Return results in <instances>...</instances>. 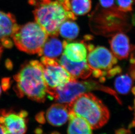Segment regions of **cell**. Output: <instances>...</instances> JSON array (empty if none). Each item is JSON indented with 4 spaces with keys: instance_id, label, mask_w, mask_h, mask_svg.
I'll return each mask as SVG.
<instances>
[{
    "instance_id": "cell-26",
    "label": "cell",
    "mask_w": 135,
    "mask_h": 134,
    "mask_svg": "<svg viewBox=\"0 0 135 134\" xmlns=\"http://www.w3.org/2000/svg\"><path fill=\"white\" fill-rule=\"evenodd\" d=\"M0 134H5L4 133V132H3V131L1 130V128H0Z\"/></svg>"
},
{
    "instance_id": "cell-19",
    "label": "cell",
    "mask_w": 135,
    "mask_h": 134,
    "mask_svg": "<svg viewBox=\"0 0 135 134\" xmlns=\"http://www.w3.org/2000/svg\"><path fill=\"white\" fill-rule=\"evenodd\" d=\"M116 2L119 11L126 12L132 10L133 0H116Z\"/></svg>"
},
{
    "instance_id": "cell-3",
    "label": "cell",
    "mask_w": 135,
    "mask_h": 134,
    "mask_svg": "<svg viewBox=\"0 0 135 134\" xmlns=\"http://www.w3.org/2000/svg\"><path fill=\"white\" fill-rule=\"evenodd\" d=\"M68 105L70 112L83 118L92 129L102 127L109 118V112L107 107L91 93H85L77 96Z\"/></svg>"
},
{
    "instance_id": "cell-16",
    "label": "cell",
    "mask_w": 135,
    "mask_h": 134,
    "mask_svg": "<svg viewBox=\"0 0 135 134\" xmlns=\"http://www.w3.org/2000/svg\"><path fill=\"white\" fill-rule=\"evenodd\" d=\"M62 3L65 8L75 15H84L91 8L90 0H65Z\"/></svg>"
},
{
    "instance_id": "cell-23",
    "label": "cell",
    "mask_w": 135,
    "mask_h": 134,
    "mask_svg": "<svg viewBox=\"0 0 135 134\" xmlns=\"http://www.w3.org/2000/svg\"><path fill=\"white\" fill-rule=\"evenodd\" d=\"M36 119L40 123H43L44 122V114L42 113H40V114H38L37 116Z\"/></svg>"
},
{
    "instance_id": "cell-20",
    "label": "cell",
    "mask_w": 135,
    "mask_h": 134,
    "mask_svg": "<svg viewBox=\"0 0 135 134\" xmlns=\"http://www.w3.org/2000/svg\"><path fill=\"white\" fill-rule=\"evenodd\" d=\"M115 0H99L100 4L103 8H113Z\"/></svg>"
},
{
    "instance_id": "cell-8",
    "label": "cell",
    "mask_w": 135,
    "mask_h": 134,
    "mask_svg": "<svg viewBox=\"0 0 135 134\" xmlns=\"http://www.w3.org/2000/svg\"><path fill=\"white\" fill-rule=\"evenodd\" d=\"M27 111L0 110V128L5 134H24L27 131Z\"/></svg>"
},
{
    "instance_id": "cell-4",
    "label": "cell",
    "mask_w": 135,
    "mask_h": 134,
    "mask_svg": "<svg viewBox=\"0 0 135 134\" xmlns=\"http://www.w3.org/2000/svg\"><path fill=\"white\" fill-rule=\"evenodd\" d=\"M94 90H100L112 95L118 102L122 104L121 100L114 90L93 80L80 81L73 79L54 89H47V94L50 98L54 99L59 103L68 104L77 96Z\"/></svg>"
},
{
    "instance_id": "cell-22",
    "label": "cell",
    "mask_w": 135,
    "mask_h": 134,
    "mask_svg": "<svg viewBox=\"0 0 135 134\" xmlns=\"http://www.w3.org/2000/svg\"><path fill=\"white\" fill-rule=\"evenodd\" d=\"M115 134H130L131 132L129 129L120 128L115 131Z\"/></svg>"
},
{
    "instance_id": "cell-27",
    "label": "cell",
    "mask_w": 135,
    "mask_h": 134,
    "mask_svg": "<svg viewBox=\"0 0 135 134\" xmlns=\"http://www.w3.org/2000/svg\"><path fill=\"white\" fill-rule=\"evenodd\" d=\"M132 63H134L135 64V59H134L132 60Z\"/></svg>"
},
{
    "instance_id": "cell-11",
    "label": "cell",
    "mask_w": 135,
    "mask_h": 134,
    "mask_svg": "<svg viewBox=\"0 0 135 134\" xmlns=\"http://www.w3.org/2000/svg\"><path fill=\"white\" fill-rule=\"evenodd\" d=\"M113 54L116 58L122 60L127 58L130 52V45L129 38L123 33L115 34L110 40Z\"/></svg>"
},
{
    "instance_id": "cell-24",
    "label": "cell",
    "mask_w": 135,
    "mask_h": 134,
    "mask_svg": "<svg viewBox=\"0 0 135 134\" xmlns=\"http://www.w3.org/2000/svg\"><path fill=\"white\" fill-rule=\"evenodd\" d=\"M3 50V46L1 44V43H0V57H1V54L2 53Z\"/></svg>"
},
{
    "instance_id": "cell-18",
    "label": "cell",
    "mask_w": 135,
    "mask_h": 134,
    "mask_svg": "<svg viewBox=\"0 0 135 134\" xmlns=\"http://www.w3.org/2000/svg\"><path fill=\"white\" fill-rule=\"evenodd\" d=\"M132 84L133 80L129 75H121L115 80V89L119 93L126 95L130 91Z\"/></svg>"
},
{
    "instance_id": "cell-1",
    "label": "cell",
    "mask_w": 135,
    "mask_h": 134,
    "mask_svg": "<svg viewBox=\"0 0 135 134\" xmlns=\"http://www.w3.org/2000/svg\"><path fill=\"white\" fill-rule=\"evenodd\" d=\"M14 78L16 82L15 91L19 97L26 96L38 102L45 101L47 87L40 62L32 60L25 63Z\"/></svg>"
},
{
    "instance_id": "cell-17",
    "label": "cell",
    "mask_w": 135,
    "mask_h": 134,
    "mask_svg": "<svg viewBox=\"0 0 135 134\" xmlns=\"http://www.w3.org/2000/svg\"><path fill=\"white\" fill-rule=\"evenodd\" d=\"M79 33L78 26L75 22L71 20H65L59 28V34L66 39H74L78 37Z\"/></svg>"
},
{
    "instance_id": "cell-5",
    "label": "cell",
    "mask_w": 135,
    "mask_h": 134,
    "mask_svg": "<svg viewBox=\"0 0 135 134\" xmlns=\"http://www.w3.org/2000/svg\"><path fill=\"white\" fill-rule=\"evenodd\" d=\"M49 35L36 22L19 26L12 38L17 48L30 54H39Z\"/></svg>"
},
{
    "instance_id": "cell-12",
    "label": "cell",
    "mask_w": 135,
    "mask_h": 134,
    "mask_svg": "<svg viewBox=\"0 0 135 134\" xmlns=\"http://www.w3.org/2000/svg\"><path fill=\"white\" fill-rule=\"evenodd\" d=\"M64 54L70 61L79 62L87 61V47L83 42L68 43L64 41Z\"/></svg>"
},
{
    "instance_id": "cell-21",
    "label": "cell",
    "mask_w": 135,
    "mask_h": 134,
    "mask_svg": "<svg viewBox=\"0 0 135 134\" xmlns=\"http://www.w3.org/2000/svg\"><path fill=\"white\" fill-rule=\"evenodd\" d=\"M2 86L4 91L7 90L10 87V80L9 79H4L2 81Z\"/></svg>"
},
{
    "instance_id": "cell-7",
    "label": "cell",
    "mask_w": 135,
    "mask_h": 134,
    "mask_svg": "<svg viewBox=\"0 0 135 134\" xmlns=\"http://www.w3.org/2000/svg\"><path fill=\"white\" fill-rule=\"evenodd\" d=\"M40 63L47 89H54L75 79L56 59L42 57Z\"/></svg>"
},
{
    "instance_id": "cell-25",
    "label": "cell",
    "mask_w": 135,
    "mask_h": 134,
    "mask_svg": "<svg viewBox=\"0 0 135 134\" xmlns=\"http://www.w3.org/2000/svg\"><path fill=\"white\" fill-rule=\"evenodd\" d=\"M132 92H133V94L135 95V87H133V89H132Z\"/></svg>"
},
{
    "instance_id": "cell-10",
    "label": "cell",
    "mask_w": 135,
    "mask_h": 134,
    "mask_svg": "<svg viewBox=\"0 0 135 134\" xmlns=\"http://www.w3.org/2000/svg\"><path fill=\"white\" fill-rule=\"evenodd\" d=\"M68 104L56 103L51 105L47 110L46 117L47 121L54 126L64 125L69 119Z\"/></svg>"
},
{
    "instance_id": "cell-14",
    "label": "cell",
    "mask_w": 135,
    "mask_h": 134,
    "mask_svg": "<svg viewBox=\"0 0 135 134\" xmlns=\"http://www.w3.org/2000/svg\"><path fill=\"white\" fill-rule=\"evenodd\" d=\"M38 54L40 56L56 59L62 53L64 43L58 39L56 36H49Z\"/></svg>"
},
{
    "instance_id": "cell-29",
    "label": "cell",
    "mask_w": 135,
    "mask_h": 134,
    "mask_svg": "<svg viewBox=\"0 0 135 134\" xmlns=\"http://www.w3.org/2000/svg\"><path fill=\"white\" fill-rule=\"evenodd\" d=\"M1 86H0V96H1Z\"/></svg>"
},
{
    "instance_id": "cell-2",
    "label": "cell",
    "mask_w": 135,
    "mask_h": 134,
    "mask_svg": "<svg viewBox=\"0 0 135 134\" xmlns=\"http://www.w3.org/2000/svg\"><path fill=\"white\" fill-rule=\"evenodd\" d=\"M30 0L36 7L33 14L36 22L49 36H57L61 24L68 20H75L76 17L65 8L62 2L51 0Z\"/></svg>"
},
{
    "instance_id": "cell-9",
    "label": "cell",
    "mask_w": 135,
    "mask_h": 134,
    "mask_svg": "<svg viewBox=\"0 0 135 134\" xmlns=\"http://www.w3.org/2000/svg\"><path fill=\"white\" fill-rule=\"evenodd\" d=\"M58 61L70 75L76 79H85L89 77L92 74L91 69L86 62L87 61L74 62L68 59L64 54Z\"/></svg>"
},
{
    "instance_id": "cell-15",
    "label": "cell",
    "mask_w": 135,
    "mask_h": 134,
    "mask_svg": "<svg viewBox=\"0 0 135 134\" xmlns=\"http://www.w3.org/2000/svg\"><path fill=\"white\" fill-rule=\"evenodd\" d=\"M68 134H93L92 128L83 118L70 112Z\"/></svg>"
},
{
    "instance_id": "cell-28",
    "label": "cell",
    "mask_w": 135,
    "mask_h": 134,
    "mask_svg": "<svg viewBox=\"0 0 135 134\" xmlns=\"http://www.w3.org/2000/svg\"><path fill=\"white\" fill-rule=\"evenodd\" d=\"M57 1H60V2H64V1H65V0H57Z\"/></svg>"
},
{
    "instance_id": "cell-6",
    "label": "cell",
    "mask_w": 135,
    "mask_h": 134,
    "mask_svg": "<svg viewBox=\"0 0 135 134\" xmlns=\"http://www.w3.org/2000/svg\"><path fill=\"white\" fill-rule=\"evenodd\" d=\"M89 51L87 62L92 70L93 76L103 82L108 71L117 63V59L107 48L102 46H87Z\"/></svg>"
},
{
    "instance_id": "cell-13",
    "label": "cell",
    "mask_w": 135,
    "mask_h": 134,
    "mask_svg": "<svg viewBox=\"0 0 135 134\" xmlns=\"http://www.w3.org/2000/svg\"><path fill=\"white\" fill-rule=\"evenodd\" d=\"M14 15L0 11V41L12 38L18 28Z\"/></svg>"
}]
</instances>
